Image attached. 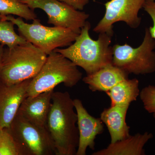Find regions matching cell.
<instances>
[{
    "label": "cell",
    "instance_id": "1",
    "mask_svg": "<svg viewBox=\"0 0 155 155\" xmlns=\"http://www.w3.org/2000/svg\"><path fill=\"white\" fill-rule=\"evenodd\" d=\"M77 114L68 92L54 91L47 129L57 155H75L79 142Z\"/></svg>",
    "mask_w": 155,
    "mask_h": 155
},
{
    "label": "cell",
    "instance_id": "20",
    "mask_svg": "<svg viewBox=\"0 0 155 155\" xmlns=\"http://www.w3.org/2000/svg\"><path fill=\"white\" fill-rule=\"evenodd\" d=\"M139 95L146 110L153 114L155 119V86L145 87L140 91Z\"/></svg>",
    "mask_w": 155,
    "mask_h": 155
},
{
    "label": "cell",
    "instance_id": "18",
    "mask_svg": "<svg viewBox=\"0 0 155 155\" xmlns=\"http://www.w3.org/2000/svg\"><path fill=\"white\" fill-rule=\"evenodd\" d=\"M14 25L11 21L4 19L0 20V44L3 45L11 48L27 42L24 38L17 34Z\"/></svg>",
    "mask_w": 155,
    "mask_h": 155
},
{
    "label": "cell",
    "instance_id": "11",
    "mask_svg": "<svg viewBox=\"0 0 155 155\" xmlns=\"http://www.w3.org/2000/svg\"><path fill=\"white\" fill-rule=\"evenodd\" d=\"M77 114V126L79 142L75 155H85L87 148L95 149V140L97 136L103 133L104 125L101 118L91 116L78 99L73 100Z\"/></svg>",
    "mask_w": 155,
    "mask_h": 155
},
{
    "label": "cell",
    "instance_id": "17",
    "mask_svg": "<svg viewBox=\"0 0 155 155\" xmlns=\"http://www.w3.org/2000/svg\"><path fill=\"white\" fill-rule=\"evenodd\" d=\"M0 14L16 15L26 20H33L37 18L34 10L22 0H0Z\"/></svg>",
    "mask_w": 155,
    "mask_h": 155
},
{
    "label": "cell",
    "instance_id": "21",
    "mask_svg": "<svg viewBox=\"0 0 155 155\" xmlns=\"http://www.w3.org/2000/svg\"><path fill=\"white\" fill-rule=\"evenodd\" d=\"M143 8L149 14L152 20L153 25L149 28L151 36L155 40V1L146 0L143 4Z\"/></svg>",
    "mask_w": 155,
    "mask_h": 155
},
{
    "label": "cell",
    "instance_id": "19",
    "mask_svg": "<svg viewBox=\"0 0 155 155\" xmlns=\"http://www.w3.org/2000/svg\"><path fill=\"white\" fill-rule=\"evenodd\" d=\"M0 155H24L8 128L0 129Z\"/></svg>",
    "mask_w": 155,
    "mask_h": 155
},
{
    "label": "cell",
    "instance_id": "3",
    "mask_svg": "<svg viewBox=\"0 0 155 155\" xmlns=\"http://www.w3.org/2000/svg\"><path fill=\"white\" fill-rule=\"evenodd\" d=\"M47 57L28 41L4 49L0 81L10 85L33 78L41 69Z\"/></svg>",
    "mask_w": 155,
    "mask_h": 155
},
{
    "label": "cell",
    "instance_id": "24",
    "mask_svg": "<svg viewBox=\"0 0 155 155\" xmlns=\"http://www.w3.org/2000/svg\"><path fill=\"white\" fill-rule=\"evenodd\" d=\"M2 15L0 14V20H2Z\"/></svg>",
    "mask_w": 155,
    "mask_h": 155
},
{
    "label": "cell",
    "instance_id": "15",
    "mask_svg": "<svg viewBox=\"0 0 155 155\" xmlns=\"http://www.w3.org/2000/svg\"><path fill=\"white\" fill-rule=\"evenodd\" d=\"M152 134L137 133L127 138L110 143L106 148L93 153L92 155H143V147L150 139Z\"/></svg>",
    "mask_w": 155,
    "mask_h": 155
},
{
    "label": "cell",
    "instance_id": "5",
    "mask_svg": "<svg viewBox=\"0 0 155 155\" xmlns=\"http://www.w3.org/2000/svg\"><path fill=\"white\" fill-rule=\"evenodd\" d=\"M2 19L17 25L19 35L47 55L56 49L69 46L78 35L68 28L45 26L37 18L31 24L26 23L21 17L15 18L12 15H2Z\"/></svg>",
    "mask_w": 155,
    "mask_h": 155
},
{
    "label": "cell",
    "instance_id": "16",
    "mask_svg": "<svg viewBox=\"0 0 155 155\" xmlns=\"http://www.w3.org/2000/svg\"><path fill=\"white\" fill-rule=\"evenodd\" d=\"M139 82L136 78L127 79L117 84L106 94L111 100V106L128 105L139 95Z\"/></svg>",
    "mask_w": 155,
    "mask_h": 155
},
{
    "label": "cell",
    "instance_id": "23",
    "mask_svg": "<svg viewBox=\"0 0 155 155\" xmlns=\"http://www.w3.org/2000/svg\"><path fill=\"white\" fill-rule=\"evenodd\" d=\"M4 45L0 44V77H1V72H2V59L3 53H4Z\"/></svg>",
    "mask_w": 155,
    "mask_h": 155
},
{
    "label": "cell",
    "instance_id": "2",
    "mask_svg": "<svg viewBox=\"0 0 155 155\" xmlns=\"http://www.w3.org/2000/svg\"><path fill=\"white\" fill-rule=\"evenodd\" d=\"M91 28L90 23L87 21L72 44L65 48L54 50L82 68L87 75L113 64L112 37L99 33L97 39L94 40L90 35Z\"/></svg>",
    "mask_w": 155,
    "mask_h": 155
},
{
    "label": "cell",
    "instance_id": "8",
    "mask_svg": "<svg viewBox=\"0 0 155 155\" xmlns=\"http://www.w3.org/2000/svg\"><path fill=\"white\" fill-rule=\"evenodd\" d=\"M31 9H40L47 15L48 23L70 29L79 34L89 14L58 0H22Z\"/></svg>",
    "mask_w": 155,
    "mask_h": 155
},
{
    "label": "cell",
    "instance_id": "12",
    "mask_svg": "<svg viewBox=\"0 0 155 155\" xmlns=\"http://www.w3.org/2000/svg\"><path fill=\"white\" fill-rule=\"evenodd\" d=\"M54 90L25 97L17 114L31 123L47 128L48 116L51 104Z\"/></svg>",
    "mask_w": 155,
    "mask_h": 155
},
{
    "label": "cell",
    "instance_id": "4",
    "mask_svg": "<svg viewBox=\"0 0 155 155\" xmlns=\"http://www.w3.org/2000/svg\"><path fill=\"white\" fill-rule=\"evenodd\" d=\"M82 78V73L77 66L60 53L54 51L48 55L39 72L31 80L26 97L54 90L61 83L67 87L72 88Z\"/></svg>",
    "mask_w": 155,
    "mask_h": 155
},
{
    "label": "cell",
    "instance_id": "10",
    "mask_svg": "<svg viewBox=\"0 0 155 155\" xmlns=\"http://www.w3.org/2000/svg\"><path fill=\"white\" fill-rule=\"evenodd\" d=\"M31 80L10 85L0 81V129L10 127L26 97Z\"/></svg>",
    "mask_w": 155,
    "mask_h": 155
},
{
    "label": "cell",
    "instance_id": "9",
    "mask_svg": "<svg viewBox=\"0 0 155 155\" xmlns=\"http://www.w3.org/2000/svg\"><path fill=\"white\" fill-rule=\"evenodd\" d=\"M146 0H110L104 4V17L96 25L93 31L104 33L112 37L114 25L116 22H125L130 28H138L141 22L138 14Z\"/></svg>",
    "mask_w": 155,
    "mask_h": 155
},
{
    "label": "cell",
    "instance_id": "14",
    "mask_svg": "<svg viewBox=\"0 0 155 155\" xmlns=\"http://www.w3.org/2000/svg\"><path fill=\"white\" fill-rule=\"evenodd\" d=\"M129 106H111L101 114V119L107 127L111 137V143L130 136V127L126 122Z\"/></svg>",
    "mask_w": 155,
    "mask_h": 155
},
{
    "label": "cell",
    "instance_id": "7",
    "mask_svg": "<svg viewBox=\"0 0 155 155\" xmlns=\"http://www.w3.org/2000/svg\"><path fill=\"white\" fill-rule=\"evenodd\" d=\"M8 128L24 155H57L47 128L31 123L18 114Z\"/></svg>",
    "mask_w": 155,
    "mask_h": 155
},
{
    "label": "cell",
    "instance_id": "6",
    "mask_svg": "<svg viewBox=\"0 0 155 155\" xmlns=\"http://www.w3.org/2000/svg\"><path fill=\"white\" fill-rule=\"evenodd\" d=\"M112 47V64L129 75H146L155 72V40L149 28H145L143 41L138 47L134 48L127 44H116Z\"/></svg>",
    "mask_w": 155,
    "mask_h": 155
},
{
    "label": "cell",
    "instance_id": "22",
    "mask_svg": "<svg viewBox=\"0 0 155 155\" xmlns=\"http://www.w3.org/2000/svg\"><path fill=\"white\" fill-rule=\"evenodd\" d=\"M71 6L76 10L83 11L85 6L89 2L90 0H58Z\"/></svg>",
    "mask_w": 155,
    "mask_h": 155
},
{
    "label": "cell",
    "instance_id": "13",
    "mask_svg": "<svg viewBox=\"0 0 155 155\" xmlns=\"http://www.w3.org/2000/svg\"><path fill=\"white\" fill-rule=\"evenodd\" d=\"M128 75L124 70L111 64L87 75L82 81L92 91L106 92L122 81L128 78Z\"/></svg>",
    "mask_w": 155,
    "mask_h": 155
}]
</instances>
